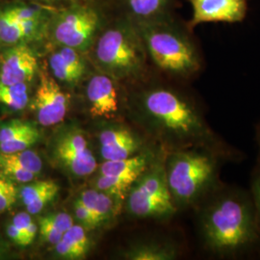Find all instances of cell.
<instances>
[{
    "mask_svg": "<svg viewBox=\"0 0 260 260\" xmlns=\"http://www.w3.org/2000/svg\"><path fill=\"white\" fill-rule=\"evenodd\" d=\"M1 155L10 162L23 168L34 175L41 173L43 168V162L35 151L24 149L15 153H2Z\"/></svg>",
    "mask_w": 260,
    "mask_h": 260,
    "instance_id": "cell-23",
    "label": "cell"
},
{
    "mask_svg": "<svg viewBox=\"0 0 260 260\" xmlns=\"http://www.w3.org/2000/svg\"><path fill=\"white\" fill-rule=\"evenodd\" d=\"M251 196L257 216L260 228V166L255 171L251 180Z\"/></svg>",
    "mask_w": 260,
    "mask_h": 260,
    "instance_id": "cell-32",
    "label": "cell"
},
{
    "mask_svg": "<svg viewBox=\"0 0 260 260\" xmlns=\"http://www.w3.org/2000/svg\"><path fill=\"white\" fill-rule=\"evenodd\" d=\"M258 140H259V144H260V130H259V132H258Z\"/></svg>",
    "mask_w": 260,
    "mask_h": 260,
    "instance_id": "cell-39",
    "label": "cell"
},
{
    "mask_svg": "<svg viewBox=\"0 0 260 260\" xmlns=\"http://www.w3.org/2000/svg\"><path fill=\"white\" fill-rule=\"evenodd\" d=\"M81 202L93 213L100 224L109 218L113 210V202L110 196L102 191L86 190L80 197Z\"/></svg>",
    "mask_w": 260,
    "mask_h": 260,
    "instance_id": "cell-17",
    "label": "cell"
},
{
    "mask_svg": "<svg viewBox=\"0 0 260 260\" xmlns=\"http://www.w3.org/2000/svg\"><path fill=\"white\" fill-rule=\"evenodd\" d=\"M150 164V158L145 153L119 160H105L101 167V174L107 176L141 177Z\"/></svg>",
    "mask_w": 260,
    "mask_h": 260,
    "instance_id": "cell-15",
    "label": "cell"
},
{
    "mask_svg": "<svg viewBox=\"0 0 260 260\" xmlns=\"http://www.w3.org/2000/svg\"><path fill=\"white\" fill-rule=\"evenodd\" d=\"M119 12L136 24L174 14V0H113Z\"/></svg>",
    "mask_w": 260,
    "mask_h": 260,
    "instance_id": "cell-13",
    "label": "cell"
},
{
    "mask_svg": "<svg viewBox=\"0 0 260 260\" xmlns=\"http://www.w3.org/2000/svg\"><path fill=\"white\" fill-rule=\"evenodd\" d=\"M7 234L13 241L17 243L19 246H26L23 233H21L19 228H17L14 223H12L8 225Z\"/></svg>",
    "mask_w": 260,
    "mask_h": 260,
    "instance_id": "cell-36",
    "label": "cell"
},
{
    "mask_svg": "<svg viewBox=\"0 0 260 260\" xmlns=\"http://www.w3.org/2000/svg\"><path fill=\"white\" fill-rule=\"evenodd\" d=\"M39 132L27 134L15 139L0 143V151L2 153H15L30 148L39 139Z\"/></svg>",
    "mask_w": 260,
    "mask_h": 260,
    "instance_id": "cell-26",
    "label": "cell"
},
{
    "mask_svg": "<svg viewBox=\"0 0 260 260\" xmlns=\"http://www.w3.org/2000/svg\"><path fill=\"white\" fill-rule=\"evenodd\" d=\"M0 43L10 47L27 44L19 22L9 18L2 9H0Z\"/></svg>",
    "mask_w": 260,
    "mask_h": 260,
    "instance_id": "cell-20",
    "label": "cell"
},
{
    "mask_svg": "<svg viewBox=\"0 0 260 260\" xmlns=\"http://www.w3.org/2000/svg\"><path fill=\"white\" fill-rule=\"evenodd\" d=\"M177 255V248L175 246L168 243L150 242L132 249L128 257L135 260H170L176 258Z\"/></svg>",
    "mask_w": 260,
    "mask_h": 260,
    "instance_id": "cell-16",
    "label": "cell"
},
{
    "mask_svg": "<svg viewBox=\"0 0 260 260\" xmlns=\"http://www.w3.org/2000/svg\"><path fill=\"white\" fill-rule=\"evenodd\" d=\"M47 217L63 233H66L74 224L72 216L68 213L49 214L47 215Z\"/></svg>",
    "mask_w": 260,
    "mask_h": 260,
    "instance_id": "cell-33",
    "label": "cell"
},
{
    "mask_svg": "<svg viewBox=\"0 0 260 260\" xmlns=\"http://www.w3.org/2000/svg\"><path fill=\"white\" fill-rule=\"evenodd\" d=\"M62 240L75 254V259L82 258L89 250V240L81 225H72L63 234Z\"/></svg>",
    "mask_w": 260,
    "mask_h": 260,
    "instance_id": "cell-21",
    "label": "cell"
},
{
    "mask_svg": "<svg viewBox=\"0 0 260 260\" xmlns=\"http://www.w3.org/2000/svg\"><path fill=\"white\" fill-rule=\"evenodd\" d=\"M57 47L59 54L64 59L66 63L70 66L76 75L82 78L86 74V64L83 57L81 56L82 52L76 50L75 48L69 47Z\"/></svg>",
    "mask_w": 260,
    "mask_h": 260,
    "instance_id": "cell-25",
    "label": "cell"
},
{
    "mask_svg": "<svg viewBox=\"0 0 260 260\" xmlns=\"http://www.w3.org/2000/svg\"><path fill=\"white\" fill-rule=\"evenodd\" d=\"M115 12L113 0H75L52 12L47 22V41L85 53Z\"/></svg>",
    "mask_w": 260,
    "mask_h": 260,
    "instance_id": "cell-5",
    "label": "cell"
},
{
    "mask_svg": "<svg viewBox=\"0 0 260 260\" xmlns=\"http://www.w3.org/2000/svg\"><path fill=\"white\" fill-rule=\"evenodd\" d=\"M86 93L93 118H110L118 111V93L111 76L106 74L93 75L87 84Z\"/></svg>",
    "mask_w": 260,
    "mask_h": 260,
    "instance_id": "cell-12",
    "label": "cell"
},
{
    "mask_svg": "<svg viewBox=\"0 0 260 260\" xmlns=\"http://www.w3.org/2000/svg\"><path fill=\"white\" fill-rule=\"evenodd\" d=\"M0 103L14 110L23 109L29 103L28 83H0Z\"/></svg>",
    "mask_w": 260,
    "mask_h": 260,
    "instance_id": "cell-18",
    "label": "cell"
},
{
    "mask_svg": "<svg viewBox=\"0 0 260 260\" xmlns=\"http://www.w3.org/2000/svg\"><path fill=\"white\" fill-rule=\"evenodd\" d=\"M32 223H33V221L31 219L30 214L28 213V212L27 213L21 212V213L17 214L14 217V220H13V223L17 228H19V230L21 231V233H23L24 238H25V233H26L28 228L30 226V224Z\"/></svg>",
    "mask_w": 260,
    "mask_h": 260,
    "instance_id": "cell-35",
    "label": "cell"
},
{
    "mask_svg": "<svg viewBox=\"0 0 260 260\" xmlns=\"http://www.w3.org/2000/svg\"><path fill=\"white\" fill-rule=\"evenodd\" d=\"M59 192V186L55 184L53 187L47 189L29 205H26V210L30 215H36L40 213L50 202L54 200Z\"/></svg>",
    "mask_w": 260,
    "mask_h": 260,
    "instance_id": "cell-29",
    "label": "cell"
},
{
    "mask_svg": "<svg viewBox=\"0 0 260 260\" xmlns=\"http://www.w3.org/2000/svg\"><path fill=\"white\" fill-rule=\"evenodd\" d=\"M48 65L52 73V76L56 80L68 84H75L81 79L75 74L74 70L66 63L57 49L50 53L48 58Z\"/></svg>",
    "mask_w": 260,
    "mask_h": 260,
    "instance_id": "cell-22",
    "label": "cell"
},
{
    "mask_svg": "<svg viewBox=\"0 0 260 260\" xmlns=\"http://www.w3.org/2000/svg\"><path fill=\"white\" fill-rule=\"evenodd\" d=\"M91 49L103 74L112 78H139L146 72L148 55L138 27L117 8Z\"/></svg>",
    "mask_w": 260,
    "mask_h": 260,
    "instance_id": "cell-4",
    "label": "cell"
},
{
    "mask_svg": "<svg viewBox=\"0 0 260 260\" xmlns=\"http://www.w3.org/2000/svg\"><path fill=\"white\" fill-rule=\"evenodd\" d=\"M39 132L35 126L28 122L14 121L4 125L0 129V143L21 137L27 134Z\"/></svg>",
    "mask_w": 260,
    "mask_h": 260,
    "instance_id": "cell-24",
    "label": "cell"
},
{
    "mask_svg": "<svg viewBox=\"0 0 260 260\" xmlns=\"http://www.w3.org/2000/svg\"><path fill=\"white\" fill-rule=\"evenodd\" d=\"M192 14L190 29L205 23H239L246 19L248 0H189Z\"/></svg>",
    "mask_w": 260,
    "mask_h": 260,
    "instance_id": "cell-9",
    "label": "cell"
},
{
    "mask_svg": "<svg viewBox=\"0 0 260 260\" xmlns=\"http://www.w3.org/2000/svg\"><path fill=\"white\" fill-rule=\"evenodd\" d=\"M148 58L167 75L191 79L203 69V57L193 30L174 14L136 24Z\"/></svg>",
    "mask_w": 260,
    "mask_h": 260,
    "instance_id": "cell-3",
    "label": "cell"
},
{
    "mask_svg": "<svg viewBox=\"0 0 260 260\" xmlns=\"http://www.w3.org/2000/svg\"><path fill=\"white\" fill-rule=\"evenodd\" d=\"M39 225H40V233L41 236L50 244L56 245L63 237L64 233L60 232L51 221L47 218V216L41 217L39 219Z\"/></svg>",
    "mask_w": 260,
    "mask_h": 260,
    "instance_id": "cell-30",
    "label": "cell"
},
{
    "mask_svg": "<svg viewBox=\"0 0 260 260\" xmlns=\"http://www.w3.org/2000/svg\"><path fill=\"white\" fill-rule=\"evenodd\" d=\"M75 211L77 219L83 223L87 229H93L99 224L95 218L93 217V213L89 210V208L86 205H84L80 199L75 202Z\"/></svg>",
    "mask_w": 260,
    "mask_h": 260,
    "instance_id": "cell-31",
    "label": "cell"
},
{
    "mask_svg": "<svg viewBox=\"0 0 260 260\" xmlns=\"http://www.w3.org/2000/svg\"><path fill=\"white\" fill-rule=\"evenodd\" d=\"M56 157L76 177L92 175L96 169V161L87 141L78 132H70L58 141Z\"/></svg>",
    "mask_w": 260,
    "mask_h": 260,
    "instance_id": "cell-11",
    "label": "cell"
},
{
    "mask_svg": "<svg viewBox=\"0 0 260 260\" xmlns=\"http://www.w3.org/2000/svg\"><path fill=\"white\" fill-rule=\"evenodd\" d=\"M38 76L39 83L34 102L38 121L43 126H52L65 119L70 99L46 69L40 70Z\"/></svg>",
    "mask_w": 260,
    "mask_h": 260,
    "instance_id": "cell-8",
    "label": "cell"
},
{
    "mask_svg": "<svg viewBox=\"0 0 260 260\" xmlns=\"http://www.w3.org/2000/svg\"><path fill=\"white\" fill-rule=\"evenodd\" d=\"M142 106L155 127L187 146L208 149L220 157L231 150L210 127L205 117L181 93L165 86H155L143 93Z\"/></svg>",
    "mask_w": 260,
    "mask_h": 260,
    "instance_id": "cell-2",
    "label": "cell"
},
{
    "mask_svg": "<svg viewBox=\"0 0 260 260\" xmlns=\"http://www.w3.org/2000/svg\"><path fill=\"white\" fill-rule=\"evenodd\" d=\"M140 177L136 176H107L102 175L96 181L98 189L109 196L123 198L127 189L133 185Z\"/></svg>",
    "mask_w": 260,
    "mask_h": 260,
    "instance_id": "cell-19",
    "label": "cell"
},
{
    "mask_svg": "<svg viewBox=\"0 0 260 260\" xmlns=\"http://www.w3.org/2000/svg\"><path fill=\"white\" fill-rule=\"evenodd\" d=\"M202 203L199 228L205 251L219 257H233L259 240L257 216L247 192L219 185Z\"/></svg>",
    "mask_w": 260,
    "mask_h": 260,
    "instance_id": "cell-1",
    "label": "cell"
},
{
    "mask_svg": "<svg viewBox=\"0 0 260 260\" xmlns=\"http://www.w3.org/2000/svg\"><path fill=\"white\" fill-rule=\"evenodd\" d=\"M55 184V182L52 180H41L24 186L20 192L23 205L26 206L31 204L38 196L41 195L43 192L47 191V189L53 187Z\"/></svg>",
    "mask_w": 260,
    "mask_h": 260,
    "instance_id": "cell-28",
    "label": "cell"
},
{
    "mask_svg": "<svg viewBox=\"0 0 260 260\" xmlns=\"http://www.w3.org/2000/svg\"><path fill=\"white\" fill-rule=\"evenodd\" d=\"M39 60L27 44L11 46L0 56V83H29L39 73Z\"/></svg>",
    "mask_w": 260,
    "mask_h": 260,
    "instance_id": "cell-10",
    "label": "cell"
},
{
    "mask_svg": "<svg viewBox=\"0 0 260 260\" xmlns=\"http://www.w3.org/2000/svg\"><path fill=\"white\" fill-rule=\"evenodd\" d=\"M135 183L128 199L133 215L139 218H164L176 213L177 207L169 190L162 163L149 166Z\"/></svg>",
    "mask_w": 260,
    "mask_h": 260,
    "instance_id": "cell-7",
    "label": "cell"
},
{
    "mask_svg": "<svg viewBox=\"0 0 260 260\" xmlns=\"http://www.w3.org/2000/svg\"><path fill=\"white\" fill-rule=\"evenodd\" d=\"M220 156L208 149L192 148L172 153L165 167L168 187L177 205L201 203L219 183Z\"/></svg>",
    "mask_w": 260,
    "mask_h": 260,
    "instance_id": "cell-6",
    "label": "cell"
},
{
    "mask_svg": "<svg viewBox=\"0 0 260 260\" xmlns=\"http://www.w3.org/2000/svg\"><path fill=\"white\" fill-rule=\"evenodd\" d=\"M29 2L37 3L44 6H47L52 9H58L61 7H64L66 5L74 2L75 0H28Z\"/></svg>",
    "mask_w": 260,
    "mask_h": 260,
    "instance_id": "cell-37",
    "label": "cell"
},
{
    "mask_svg": "<svg viewBox=\"0 0 260 260\" xmlns=\"http://www.w3.org/2000/svg\"><path fill=\"white\" fill-rule=\"evenodd\" d=\"M17 191L15 186H10L9 188L0 196V212L7 210L16 203Z\"/></svg>",
    "mask_w": 260,
    "mask_h": 260,
    "instance_id": "cell-34",
    "label": "cell"
},
{
    "mask_svg": "<svg viewBox=\"0 0 260 260\" xmlns=\"http://www.w3.org/2000/svg\"><path fill=\"white\" fill-rule=\"evenodd\" d=\"M104 160H119L133 156L140 149V141L124 128L104 130L100 136Z\"/></svg>",
    "mask_w": 260,
    "mask_h": 260,
    "instance_id": "cell-14",
    "label": "cell"
},
{
    "mask_svg": "<svg viewBox=\"0 0 260 260\" xmlns=\"http://www.w3.org/2000/svg\"><path fill=\"white\" fill-rule=\"evenodd\" d=\"M0 170L7 176L13 177L14 179L19 182H29L31 181L36 175L29 172L23 168L19 167L18 165L10 162L3 157L0 153Z\"/></svg>",
    "mask_w": 260,
    "mask_h": 260,
    "instance_id": "cell-27",
    "label": "cell"
},
{
    "mask_svg": "<svg viewBox=\"0 0 260 260\" xmlns=\"http://www.w3.org/2000/svg\"><path fill=\"white\" fill-rule=\"evenodd\" d=\"M12 184L13 183L10 182L9 180H7L4 177L0 176V196H1L2 193H4Z\"/></svg>",
    "mask_w": 260,
    "mask_h": 260,
    "instance_id": "cell-38",
    "label": "cell"
}]
</instances>
